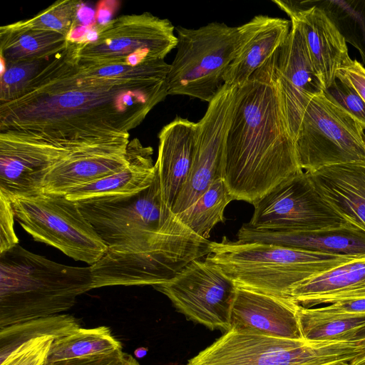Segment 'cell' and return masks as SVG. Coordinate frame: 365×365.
<instances>
[{
	"instance_id": "obj_4",
	"label": "cell",
	"mask_w": 365,
	"mask_h": 365,
	"mask_svg": "<svg viewBox=\"0 0 365 365\" xmlns=\"http://www.w3.org/2000/svg\"><path fill=\"white\" fill-rule=\"evenodd\" d=\"M205 259L238 288L288 298L292 289L359 255L296 250L263 242H210Z\"/></svg>"
},
{
	"instance_id": "obj_17",
	"label": "cell",
	"mask_w": 365,
	"mask_h": 365,
	"mask_svg": "<svg viewBox=\"0 0 365 365\" xmlns=\"http://www.w3.org/2000/svg\"><path fill=\"white\" fill-rule=\"evenodd\" d=\"M299 304L288 298L237 287L229 331L304 339L299 324Z\"/></svg>"
},
{
	"instance_id": "obj_39",
	"label": "cell",
	"mask_w": 365,
	"mask_h": 365,
	"mask_svg": "<svg viewBox=\"0 0 365 365\" xmlns=\"http://www.w3.org/2000/svg\"><path fill=\"white\" fill-rule=\"evenodd\" d=\"M322 365H350L349 362L346 361H339V362H335L331 364H322Z\"/></svg>"
},
{
	"instance_id": "obj_21",
	"label": "cell",
	"mask_w": 365,
	"mask_h": 365,
	"mask_svg": "<svg viewBox=\"0 0 365 365\" xmlns=\"http://www.w3.org/2000/svg\"><path fill=\"white\" fill-rule=\"evenodd\" d=\"M318 193L344 220L365 231V162L306 172Z\"/></svg>"
},
{
	"instance_id": "obj_30",
	"label": "cell",
	"mask_w": 365,
	"mask_h": 365,
	"mask_svg": "<svg viewBox=\"0 0 365 365\" xmlns=\"http://www.w3.org/2000/svg\"><path fill=\"white\" fill-rule=\"evenodd\" d=\"M80 1L60 0L31 19L8 24L16 29H37L56 31L71 38Z\"/></svg>"
},
{
	"instance_id": "obj_5",
	"label": "cell",
	"mask_w": 365,
	"mask_h": 365,
	"mask_svg": "<svg viewBox=\"0 0 365 365\" xmlns=\"http://www.w3.org/2000/svg\"><path fill=\"white\" fill-rule=\"evenodd\" d=\"M108 248L204 244L164 203L158 171L150 187L129 196L76 202Z\"/></svg>"
},
{
	"instance_id": "obj_13",
	"label": "cell",
	"mask_w": 365,
	"mask_h": 365,
	"mask_svg": "<svg viewBox=\"0 0 365 365\" xmlns=\"http://www.w3.org/2000/svg\"><path fill=\"white\" fill-rule=\"evenodd\" d=\"M106 140L71 142L0 133V192L11 200L41 193L44 178L53 167L73 153Z\"/></svg>"
},
{
	"instance_id": "obj_16",
	"label": "cell",
	"mask_w": 365,
	"mask_h": 365,
	"mask_svg": "<svg viewBox=\"0 0 365 365\" xmlns=\"http://www.w3.org/2000/svg\"><path fill=\"white\" fill-rule=\"evenodd\" d=\"M272 1L298 24L314 70L327 89L336 79L337 71L351 59L344 36L317 6L302 8L289 1Z\"/></svg>"
},
{
	"instance_id": "obj_37",
	"label": "cell",
	"mask_w": 365,
	"mask_h": 365,
	"mask_svg": "<svg viewBox=\"0 0 365 365\" xmlns=\"http://www.w3.org/2000/svg\"><path fill=\"white\" fill-rule=\"evenodd\" d=\"M322 308L330 312L365 314V297L337 301Z\"/></svg>"
},
{
	"instance_id": "obj_35",
	"label": "cell",
	"mask_w": 365,
	"mask_h": 365,
	"mask_svg": "<svg viewBox=\"0 0 365 365\" xmlns=\"http://www.w3.org/2000/svg\"><path fill=\"white\" fill-rule=\"evenodd\" d=\"M43 365H140V364L133 356L120 349L106 354L57 361H46Z\"/></svg>"
},
{
	"instance_id": "obj_14",
	"label": "cell",
	"mask_w": 365,
	"mask_h": 365,
	"mask_svg": "<svg viewBox=\"0 0 365 365\" xmlns=\"http://www.w3.org/2000/svg\"><path fill=\"white\" fill-rule=\"evenodd\" d=\"M237 87L224 84L208 103L198 124L195 154L188 175L172 208L182 212L215 181L223 180L227 135L235 106Z\"/></svg>"
},
{
	"instance_id": "obj_28",
	"label": "cell",
	"mask_w": 365,
	"mask_h": 365,
	"mask_svg": "<svg viewBox=\"0 0 365 365\" xmlns=\"http://www.w3.org/2000/svg\"><path fill=\"white\" fill-rule=\"evenodd\" d=\"M298 319L304 339L315 341H341L346 333L365 324V314H354L306 308L299 305Z\"/></svg>"
},
{
	"instance_id": "obj_20",
	"label": "cell",
	"mask_w": 365,
	"mask_h": 365,
	"mask_svg": "<svg viewBox=\"0 0 365 365\" xmlns=\"http://www.w3.org/2000/svg\"><path fill=\"white\" fill-rule=\"evenodd\" d=\"M198 134V124L176 117L158 133V153L155 166L162 198L172 210L192 163Z\"/></svg>"
},
{
	"instance_id": "obj_8",
	"label": "cell",
	"mask_w": 365,
	"mask_h": 365,
	"mask_svg": "<svg viewBox=\"0 0 365 365\" xmlns=\"http://www.w3.org/2000/svg\"><path fill=\"white\" fill-rule=\"evenodd\" d=\"M175 30L168 19L144 12L122 15L101 24L91 40L72 41L83 63L136 66L164 61L176 48Z\"/></svg>"
},
{
	"instance_id": "obj_25",
	"label": "cell",
	"mask_w": 365,
	"mask_h": 365,
	"mask_svg": "<svg viewBox=\"0 0 365 365\" xmlns=\"http://www.w3.org/2000/svg\"><path fill=\"white\" fill-rule=\"evenodd\" d=\"M70 38L45 30L16 29L8 24L0 27L1 67L14 63L48 59L64 50Z\"/></svg>"
},
{
	"instance_id": "obj_40",
	"label": "cell",
	"mask_w": 365,
	"mask_h": 365,
	"mask_svg": "<svg viewBox=\"0 0 365 365\" xmlns=\"http://www.w3.org/2000/svg\"><path fill=\"white\" fill-rule=\"evenodd\" d=\"M362 297H365V289L360 292L356 296V298H362Z\"/></svg>"
},
{
	"instance_id": "obj_3",
	"label": "cell",
	"mask_w": 365,
	"mask_h": 365,
	"mask_svg": "<svg viewBox=\"0 0 365 365\" xmlns=\"http://www.w3.org/2000/svg\"><path fill=\"white\" fill-rule=\"evenodd\" d=\"M92 289L91 266L62 264L17 245L0 254V329L61 314Z\"/></svg>"
},
{
	"instance_id": "obj_31",
	"label": "cell",
	"mask_w": 365,
	"mask_h": 365,
	"mask_svg": "<svg viewBox=\"0 0 365 365\" xmlns=\"http://www.w3.org/2000/svg\"><path fill=\"white\" fill-rule=\"evenodd\" d=\"M48 59L24 61L1 67L0 103L16 99Z\"/></svg>"
},
{
	"instance_id": "obj_6",
	"label": "cell",
	"mask_w": 365,
	"mask_h": 365,
	"mask_svg": "<svg viewBox=\"0 0 365 365\" xmlns=\"http://www.w3.org/2000/svg\"><path fill=\"white\" fill-rule=\"evenodd\" d=\"M365 365V339L315 341L227 331L187 365Z\"/></svg>"
},
{
	"instance_id": "obj_33",
	"label": "cell",
	"mask_w": 365,
	"mask_h": 365,
	"mask_svg": "<svg viewBox=\"0 0 365 365\" xmlns=\"http://www.w3.org/2000/svg\"><path fill=\"white\" fill-rule=\"evenodd\" d=\"M53 338L40 337L28 341L14 352L0 365H43Z\"/></svg>"
},
{
	"instance_id": "obj_26",
	"label": "cell",
	"mask_w": 365,
	"mask_h": 365,
	"mask_svg": "<svg viewBox=\"0 0 365 365\" xmlns=\"http://www.w3.org/2000/svg\"><path fill=\"white\" fill-rule=\"evenodd\" d=\"M80 328L78 321L68 314H56L31 319L0 329V364L24 344L40 337L54 339Z\"/></svg>"
},
{
	"instance_id": "obj_22",
	"label": "cell",
	"mask_w": 365,
	"mask_h": 365,
	"mask_svg": "<svg viewBox=\"0 0 365 365\" xmlns=\"http://www.w3.org/2000/svg\"><path fill=\"white\" fill-rule=\"evenodd\" d=\"M291 26L290 20L267 15L255 16L244 24L245 39L225 73V84L243 85L283 43Z\"/></svg>"
},
{
	"instance_id": "obj_18",
	"label": "cell",
	"mask_w": 365,
	"mask_h": 365,
	"mask_svg": "<svg viewBox=\"0 0 365 365\" xmlns=\"http://www.w3.org/2000/svg\"><path fill=\"white\" fill-rule=\"evenodd\" d=\"M129 141V138L110 139L73 153L48 173L41 192L65 195L72 188L119 171L128 163Z\"/></svg>"
},
{
	"instance_id": "obj_38",
	"label": "cell",
	"mask_w": 365,
	"mask_h": 365,
	"mask_svg": "<svg viewBox=\"0 0 365 365\" xmlns=\"http://www.w3.org/2000/svg\"><path fill=\"white\" fill-rule=\"evenodd\" d=\"M365 339V324L361 327L356 328L346 334H344L341 341H356Z\"/></svg>"
},
{
	"instance_id": "obj_1",
	"label": "cell",
	"mask_w": 365,
	"mask_h": 365,
	"mask_svg": "<svg viewBox=\"0 0 365 365\" xmlns=\"http://www.w3.org/2000/svg\"><path fill=\"white\" fill-rule=\"evenodd\" d=\"M165 61L139 65L81 62L70 39L14 100L0 103V133L71 142L129 138L168 96Z\"/></svg>"
},
{
	"instance_id": "obj_32",
	"label": "cell",
	"mask_w": 365,
	"mask_h": 365,
	"mask_svg": "<svg viewBox=\"0 0 365 365\" xmlns=\"http://www.w3.org/2000/svg\"><path fill=\"white\" fill-rule=\"evenodd\" d=\"M324 93L347 110L365 130V102L345 78L336 75Z\"/></svg>"
},
{
	"instance_id": "obj_15",
	"label": "cell",
	"mask_w": 365,
	"mask_h": 365,
	"mask_svg": "<svg viewBox=\"0 0 365 365\" xmlns=\"http://www.w3.org/2000/svg\"><path fill=\"white\" fill-rule=\"evenodd\" d=\"M289 33L275 52L276 71L286 115L295 140L303 113L310 101L325 88L312 65L298 24L291 21Z\"/></svg>"
},
{
	"instance_id": "obj_2",
	"label": "cell",
	"mask_w": 365,
	"mask_h": 365,
	"mask_svg": "<svg viewBox=\"0 0 365 365\" xmlns=\"http://www.w3.org/2000/svg\"><path fill=\"white\" fill-rule=\"evenodd\" d=\"M275 52L237 88L223 170L232 200L252 204L304 171L286 115Z\"/></svg>"
},
{
	"instance_id": "obj_9",
	"label": "cell",
	"mask_w": 365,
	"mask_h": 365,
	"mask_svg": "<svg viewBox=\"0 0 365 365\" xmlns=\"http://www.w3.org/2000/svg\"><path fill=\"white\" fill-rule=\"evenodd\" d=\"M11 202L16 220L36 241L90 266L106 252L108 247L78 203L64 194L41 192Z\"/></svg>"
},
{
	"instance_id": "obj_12",
	"label": "cell",
	"mask_w": 365,
	"mask_h": 365,
	"mask_svg": "<svg viewBox=\"0 0 365 365\" xmlns=\"http://www.w3.org/2000/svg\"><path fill=\"white\" fill-rule=\"evenodd\" d=\"M252 205L247 224L256 230L312 231L348 222L321 197L305 171L282 181Z\"/></svg>"
},
{
	"instance_id": "obj_24",
	"label": "cell",
	"mask_w": 365,
	"mask_h": 365,
	"mask_svg": "<svg viewBox=\"0 0 365 365\" xmlns=\"http://www.w3.org/2000/svg\"><path fill=\"white\" fill-rule=\"evenodd\" d=\"M365 289V255L312 277L294 287L289 299L311 308L348 299Z\"/></svg>"
},
{
	"instance_id": "obj_11",
	"label": "cell",
	"mask_w": 365,
	"mask_h": 365,
	"mask_svg": "<svg viewBox=\"0 0 365 365\" xmlns=\"http://www.w3.org/2000/svg\"><path fill=\"white\" fill-rule=\"evenodd\" d=\"M153 287L188 319L210 330L229 331L237 287L207 259H195L168 282Z\"/></svg>"
},
{
	"instance_id": "obj_7",
	"label": "cell",
	"mask_w": 365,
	"mask_h": 365,
	"mask_svg": "<svg viewBox=\"0 0 365 365\" xmlns=\"http://www.w3.org/2000/svg\"><path fill=\"white\" fill-rule=\"evenodd\" d=\"M178 43L166 81L168 95L208 103L225 84V73L244 41V24L212 22L197 29L175 27Z\"/></svg>"
},
{
	"instance_id": "obj_23",
	"label": "cell",
	"mask_w": 365,
	"mask_h": 365,
	"mask_svg": "<svg viewBox=\"0 0 365 365\" xmlns=\"http://www.w3.org/2000/svg\"><path fill=\"white\" fill-rule=\"evenodd\" d=\"M153 153L151 147L144 146L138 138H133L128 144V163L123 169L72 188L65 195L70 200L80 202L137 194L150 187L156 176Z\"/></svg>"
},
{
	"instance_id": "obj_34",
	"label": "cell",
	"mask_w": 365,
	"mask_h": 365,
	"mask_svg": "<svg viewBox=\"0 0 365 365\" xmlns=\"http://www.w3.org/2000/svg\"><path fill=\"white\" fill-rule=\"evenodd\" d=\"M11 200L0 192V254L19 245Z\"/></svg>"
},
{
	"instance_id": "obj_36",
	"label": "cell",
	"mask_w": 365,
	"mask_h": 365,
	"mask_svg": "<svg viewBox=\"0 0 365 365\" xmlns=\"http://www.w3.org/2000/svg\"><path fill=\"white\" fill-rule=\"evenodd\" d=\"M336 75L345 78L365 102V67L356 59H350Z\"/></svg>"
},
{
	"instance_id": "obj_29",
	"label": "cell",
	"mask_w": 365,
	"mask_h": 365,
	"mask_svg": "<svg viewBox=\"0 0 365 365\" xmlns=\"http://www.w3.org/2000/svg\"><path fill=\"white\" fill-rule=\"evenodd\" d=\"M232 200L222 179L214 182L190 207L177 215L195 234L208 240L212 228L225 222L224 212Z\"/></svg>"
},
{
	"instance_id": "obj_10",
	"label": "cell",
	"mask_w": 365,
	"mask_h": 365,
	"mask_svg": "<svg viewBox=\"0 0 365 365\" xmlns=\"http://www.w3.org/2000/svg\"><path fill=\"white\" fill-rule=\"evenodd\" d=\"M301 168L365 162V133L359 122L324 91L306 108L295 137Z\"/></svg>"
},
{
	"instance_id": "obj_27",
	"label": "cell",
	"mask_w": 365,
	"mask_h": 365,
	"mask_svg": "<svg viewBox=\"0 0 365 365\" xmlns=\"http://www.w3.org/2000/svg\"><path fill=\"white\" fill-rule=\"evenodd\" d=\"M120 349H122L120 342L113 336L108 327H80L66 336L54 339L46 361L106 354Z\"/></svg>"
},
{
	"instance_id": "obj_19",
	"label": "cell",
	"mask_w": 365,
	"mask_h": 365,
	"mask_svg": "<svg viewBox=\"0 0 365 365\" xmlns=\"http://www.w3.org/2000/svg\"><path fill=\"white\" fill-rule=\"evenodd\" d=\"M237 240L339 255H365V231L346 222L339 227L312 231L261 230L243 224Z\"/></svg>"
}]
</instances>
